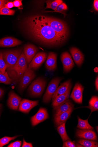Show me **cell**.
Wrapping results in <instances>:
<instances>
[{
	"mask_svg": "<svg viewBox=\"0 0 98 147\" xmlns=\"http://www.w3.org/2000/svg\"><path fill=\"white\" fill-rule=\"evenodd\" d=\"M74 106L72 101L68 99L66 101L54 108L55 111L54 117H56L62 113L66 112Z\"/></svg>",
	"mask_w": 98,
	"mask_h": 147,
	"instance_id": "cell-17",
	"label": "cell"
},
{
	"mask_svg": "<svg viewBox=\"0 0 98 147\" xmlns=\"http://www.w3.org/2000/svg\"><path fill=\"white\" fill-rule=\"evenodd\" d=\"M78 123L77 127L81 129L93 130L94 128L89 123L88 119L86 120H83L78 116Z\"/></svg>",
	"mask_w": 98,
	"mask_h": 147,
	"instance_id": "cell-23",
	"label": "cell"
},
{
	"mask_svg": "<svg viewBox=\"0 0 98 147\" xmlns=\"http://www.w3.org/2000/svg\"><path fill=\"white\" fill-rule=\"evenodd\" d=\"M71 88L72 86L69 88L64 94L58 96L52 102V106L54 108L60 105L68 99Z\"/></svg>",
	"mask_w": 98,
	"mask_h": 147,
	"instance_id": "cell-22",
	"label": "cell"
},
{
	"mask_svg": "<svg viewBox=\"0 0 98 147\" xmlns=\"http://www.w3.org/2000/svg\"><path fill=\"white\" fill-rule=\"evenodd\" d=\"M57 55L53 52L49 53L45 63L46 69L49 71H54L57 68Z\"/></svg>",
	"mask_w": 98,
	"mask_h": 147,
	"instance_id": "cell-16",
	"label": "cell"
},
{
	"mask_svg": "<svg viewBox=\"0 0 98 147\" xmlns=\"http://www.w3.org/2000/svg\"><path fill=\"white\" fill-rule=\"evenodd\" d=\"M36 76L34 71L28 68L19 82V90L20 93L28 87Z\"/></svg>",
	"mask_w": 98,
	"mask_h": 147,
	"instance_id": "cell-7",
	"label": "cell"
},
{
	"mask_svg": "<svg viewBox=\"0 0 98 147\" xmlns=\"http://www.w3.org/2000/svg\"><path fill=\"white\" fill-rule=\"evenodd\" d=\"M63 3L61 0H55L54 1H48L46 2V7L45 9H51L55 10L57 6Z\"/></svg>",
	"mask_w": 98,
	"mask_h": 147,
	"instance_id": "cell-28",
	"label": "cell"
},
{
	"mask_svg": "<svg viewBox=\"0 0 98 147\" xmlns=\"http://www.w3.org/2000/svg\"><path fill=\"white\" fill-rule=\"evenodd\" d=\"M86 107L89 109L91 111V114L93 112L98 110V98L97 96H93L89 102V105Z\"/></svg>",
	"mask_w": 98,
	"mask_h": 147,
	"instance_id": "cell-24",
	"label": "cell"
},
{
	"mask_svg": "<svg viewBox=\"0 0 98 147\" xmlns=\"http://www.w3.org/2000/svg\"><path fill=\"white\" fill-rule=\"evenodd\" d=\"M5 7L9 9L13 8L14 7L13 2H8L5 5Z\"/></svg>",
	"mask_w": 98,
	"mask_h": 147,
	"instance_id": "cell-38",
	"label": "cell"
},
{
	"mask_svg": "<svg viewBox=\"0 0 98 147\" xmlns=\"http://www.w3.org/2000/svg\"><path fill=\"white\" fill-rule=\"evenodd\" d=\"M22 42L18 39L12 37H6L0 40V47H13L18 46Z\"/></svg>",
	"mask_w": 98,
	"mask_h": 147,
	"instance_id": "cell-18",
	"label": "cell"
},
{
	"mask_svg": "<svg viewBox=\"0 0 98 147\" xmlns=\"http://www.w3.org/2000/svg\"><path fill=\"white\" fill-rule=\"evenodd\" d=\"M70 51L76 64L80 67L84 60V56L82 53L79 49L74 47L70 49Z\"/></svg>",
	"mask_w": 98,
	"mask_h": 147,
	"instance_id": "cell-19",
	"label": "cell"
},
{
	"mask_svg": "<svg viewBox=\"0 0 98 147\" xmlns=\"http://www.w3.org/2000/svg\"><path fill=\"white\" fill-rule=\"evenodd\" d=\"M6 69L7 66L3 59V52L0 51V72L5 73Z\"/></svg>",
	"mask_w": 98,
	"mask_h": 147,
	"instance_id": "cell-31",
	"label": "cell"
},
{
	"mask_svg": "<svg viewBox=\"0 0 98 147\" xmlns=\"http://www.w3.org/2000/svg\"><path fill=\"white\" fill-rule=\"evenodd\" d=\"M0 83L6 85L13 84L12 80L10 78L6 71L5 73L0 72Z\"/></svg>",
	"mask_w": 98,
	"mask_h": 147,
	"instance_id": "cell-27",
	"label": "cell"
},
{
	"mask_svg": "<svg viewBox=\"0 0 98 147\" xmlns=\"http://www.w3.org/2000/svg\"><path fill=\"white\" fill-rule=\"evenodd\" d=\"M22 100V98L14 92L11 91L9 93L7 105L10 109L17 111Z\"/></svg>",
	"mask_w": 98,
	"mask_h": 147,
	"instance_id": "cell-10",
	"label": "cell"
},
{
	"mask_svg": "<svg viewBox=\"0 0 98 147\" xmlns=\"http://www.w3.org/2000/svg\"><path fill=\"white\" fill-rule=\"evenodd\" d=\"M76 135L77 137L82 139L93 141L97 140L96 134L93 130L77 129Z\"/></svg>",
	"mask_w": 98,
	"mask_h": 147,
	"instance_id": "cell-15",
	"label": "cell"
},
{
	"mask_svg": "<svg viewBox=\"0 0 98 147\" xmlns=\"http://www.w3.org/2000/svg\"><path fill=\"white\" fill-rule=\"evenodd\" d=\"M68 9V7L64 3H62L61 4L59 5L56 9L53 11H44V12H59L64 15V17L65 18L66 16L65 13L63 12L64 10H66Z\"/></svg>",
	"mask_w": 98,
	"mask_h": 147,
	"instance_id": "cell-29",
	"label": "cell"
},
{
	"mask_svg": "<svg viewBox=\"0 0 98 147\" xmlns=\"http://www.w3.org/2000/svg\"><path fill=\"white\" fill-rule=\"evenodd\" d=\"M63 147H76V146L74 141L72 142L70 140L63 142Z\"/></svg>",
	"mask_w": 98,
	"mask_h": 147,
	"instance_id": "cell-33",
	"label": "cell"
},
{
	"mask_svg": "<svg viewBox=\"0 0 98 147\" xmlns=\"http://www.w3.org/2000/svg\"><path fill=\"white\" fill-rule=\"evenodd\" d=\"M74 106L68 111L62 113L58 116L54 117V122L57 126L58 127L64 123L66 122L70 116L74 109Z\"/></svg>",
	"mask_w": 98,
	"mask_h": 147,
	"instance_id": "cell-21",
	"label": "cell"
},
{
	"mask_svg": "<svg viewBox=\"0 0 98 147\" xmlns=\"http://www.w3.org/2000/svg\"><path fill=\"white\" fill-rule=\"evenodd\" d=\"M44 17L53 30L66 40L69 34L68 26L66 23L63 20L52 17L44 16Z\"/></svg>",
	"mask_w": 98,
	"mask_h": 147,
	"instance_id": "cell-3",
	"label": "cell"
},
{
	"mask_svg": "<svg viewBox=\"0 0 98 147\" xmlns=\"http://www.w3.org/2000/svg\"><path fill=\"white\" fill-rule=\"evenodd\" d=\"M66 122H65L59 126L57 130L63 142L71 140L68 136L65 128Z\"/></svg>",
	"mask_w": 98,
	"mask_h": 147,
	"instance_id": "cell-25",
	"label": "cell"
},
{
	"mask_svg": "<svg viewBox=\"0 0 98 147\" xmlns=\"http://www.w3.org/2000/svg\"><path fill=\"white\" fill-rule=\"evenodd\" d=\"M28 68V65L23 51L14 68V70L17 77L18 83L20 81L24 73Z\"/></svg>",
	"mask_w": 98,
	"mask_h": 147,
	"instance_id": "cell-6",
	"label": "cell"
},
{
	"mask_svg": "<svg viewBox=\"0 0 98 147\" xmlns=\"http://www.w3.org/2000/svg\"><path fill=\"white\" fill-rule=\"evenodd\" d=\"M22 147H32L33 145L31 143H27L26 142L24 139L23 140V143L22 146Z\"/></svg>",
	"mask_w": 98,
	"mask_h": 147,
	"instance_id": "cell-36",
	"label": "cell"
},
{
	"mask_svg": "<svg viewBox=\"0 0 98 147\" xmlns=\"http://www.w3.org/2000/svg\"><path fill=\"white\" fill-rule=\"evenodd\" d=\"M98 1L97 0H95L93 3V7L94 9L97 11H98Z\"/></svg>",
	"mask_w": 98,
	"mask_h": 147,
	"instance_id": "cell-39",
	"label": "cell"
},
{
	"mask_svg": "<svg viewBox=\"0 0 98 147\" xmlns=\"http://www.w3.org/2000/svg\"><path fill=\"white\" fill-rule=\"evenodd\" d=\"M49 117V115L46 109L41 108L37 113L31 118V122L33 126L43 122Z\"/></svg>",
	"mask_w": 98,
	"mask_h": 147,
	"instance_id": "cell-11",
	"label": "cell"
},
{
	"mask_svg": "<svg viewBox=\"0 0 98 147\" xmlns=\"http://www.w3.org/2000/svg\"><path fill=\"white\" fill-rule=\"evenodd\" d=\"M95 85L96 90L98 91V77L97 76L96 77L95 80Z\"/></svg>",
	"mask_w": 98,
	"mask_h": 147,
	"instance_id": "cell-40",
	"label": "cell"
},
{
	"mask_svg": "<svg viewBox=\"0 0 98 147\" xmlns=\"http://www.w3.org/2000/svg\"><path fill=\"white\" fill-rule=\"evenodd\" d=\"M71 86L72 83L71 80H68L62 84L59 87H58L54 93L52 98V101L53 102L58 96L64 94Z\"/></svg>",
	"mask_w": 98,
	"mask_h": 147,
	"instance_id": "cell-20",
	"label": "cell"
},
{
	"mask_svg": "<svg viewBox=\"0 0 98 147\" xmlns=\"http://www.w3.org/2000/svg\"><path fill=\"white\" fill-rule=\"evenodd\" d=\"M2 105L1 104H0V109H1V108L2 107Z\"/></svg>",
	"mask_w": 98,
	"mask_h": 147,
	"instance_id": "cell-43",
	"label": "cell"
},
{
	"mask_svg": "<svg viewBox=\"0 0 98 147\" xmlns=\"http://www.w3.org/2000/svg\"><path fill=\"white\" fill-rule=\"evenodd\" d=\"M38 51V48L33 45L29 44L24 46L23 51L28 66Z\"/></svg>",
	"mask_w": 98,
	"mask_h": 147,
	"instance_id": "cell-9",
	"label": "cell"
},
{
	"mask_svg": "<svg viewBox=\"0 0 98 147\" xmlns=\"http://www.w3.org/2000/svg\"><path fill=\"white\" fill-rule=\"evenodd\" d=\"M4 90L0 88V99L3 97L4 95Z\"/></svg>",
	"mask_w": 98,
	"mask_h": 147,
	"instance_id": "cell-41",
	"label": "cell"
},
{
	"mask_svg": "<svg viewBox=\"0 0 98 147\" xmlns=\"http://www.w3.org/2000/svg\"><path fill=\"white\" fill-rule=\"evenodd\" d=\"M9 2L8 1L0 0V10L3 7H5L6 4Z\"/></svg>",
	"mask_w": 98,
	"mask_h": 147,
	"instance_id": "cell-37",
	"label": "cell"
},
{
	"mask_svg": "<svg viewBox=\"0 0 98 147\" xmlns=\"http://www.w3.org/2000/svg\"><path fill=\"white\" fill-rule=\"evenodd\" d=\"M61 59L62 62L64 71L68 73L74 67V64L70 55L67 52H63L61 55Z\"/></svg>",
	"mask_w": 98,
	"mask_h": 147,
	"instance_id": "cell-12",
	"label": "cell"
},
{
	"mask_svg": "<svg viewBox=\"0 0 98 147\" xmlns=\"http://www.w3.org/2000/svg\"><path fill=\"white\" fill-rule=\"evenodd\" d=\"M47 85V81L42 77H39L31 84L28 89L30 95L34 97H41L43 94Z\"/></svg>",
	"mask_w": 98,
	"mask_h": 147,
	"instance_id": "cell-4",
	"label": "cell"
},
{
	"mask_svg": "<svg viewBox=\"0 0 98 147\" xmlns=\"http://www.w3.org/2000/svg\"><path fill=\"white\" fill-rule=\"evenodd\" d=\"M47 57V54L46 52H39L34 57L28 66V68L34 71L37 70L45 61Z\"/></svg>",
	"mask_w": 98,
	"mask_h": 147,
	"instance_id": "cell-8",
	"label": "cell"
},
{
	"mask_svg": "<svg viewBox=\"0 0 98 147\" xmlns=\"http://www.w3.org/2000/svg\"><path fill=\"white\" fill-rule=\"evenodd\" d=\"M76 147H83L80 144H77L76 143Z\"/></svg>",
	"mask_w": 98,
	"mask_h": 147,
	"instance_id": "cell-42",
	"label": "cell"
},
{
	"mask_svg": "<svg viewBox=\"0 0 98 147\" xmlns=\"http://www.w3.org/2000/svg\"><path fill=\"white\" fill-rule=\"evenodd\" d=\"M22 48L6 51L3 52V59L7 66L6 71L12 80L13 84L18 83L14 68L23 51Z\"/></svg>",
	"mask_w": 98,
	"mask_h": 147,
	"instance_id": "cell-2",
	"label": "cell"
},
{
	"mask_svg": "<svg viewBox=\"0 0 98 147\" xmlns=\"http://www.w3.org/2000/svg\"><path fill=\"white\" fill-rule=\"evenodd\" d=\"M0 112H1V111H0Z\"/></svg>",
	"mask_w": 98,
	"mask_h": 147,
	"instance_id": "cell-44",
	"label": "cell"
},
{
	"mask_svg": "<svg viewBox=\"0 0 98 147\" xmlns=\"http://www.w3.org/2000/svg\"><path fill=\"white\" fill-rule=\"evenodd\" d=\"M14 7H19L22 5V1L16 0L13 2Z\"/></svg>",
	"mask_w": 98,
	"mask_h": 147,
	"instance_id": "cell-35",
	"label": "cell"
},
{
	"mask_svg": "<svg viewBox=\"0 0 98 147\" xmlns=\"http://www.w3.org/2000/svg\"><path fill=\"white\" fill-rule=\"evenodd\" d=\"M38 104V100L32 101L26 99H23L20 104L19 111L23 113H28Z\"/></svg>",
	"mask_w": 98,
	"mask_h": 147,
	"instance_id": "cell-14",
	"label": "cell"
},
{
	"mask_svg": "<svg viewBox=\"0 0 98 147\" xmlns=\"http://www.w3.org/2000/svg\"><path fill=\"white\" fill-rule=\"evenodd\" d=\"M24 24L28 32L36 41L45 45L56 46L66 41L53 30L44 16L29 17L25 20Z\"/></svg>",
	"mask_w": 98,
	"mask_h": 147,
	"instance_id": "cell-1",
	"label": "cell"
},
{
	"mask_svg": "<svg viewBox=\"0 0 98 147\" xmlns=\"http://www.w3.org/2000/svg\"><path fill=\"white\" fill-rule=\"evenodd\" d=\"M62 80L61 78H56L51 80L43 97V100L44 103H48L50 101Z\"/></svg>",
	"mask_w": 98,
	"mask_h": 147,
	"instance_id": "cell-5",
	"label": "cell"
},
{
	"mask_svg": "<svg viewBox=\"0 0 98 147\" xmlns=\"http://www.w3.org/2000/svg\"><path fill=\"white\" fill-rule=\"evenodd\" d=\"M22 141H17L10 144L8 147H20L22 145Z\"/></svg>",
	"mask_w": 98,
	"mask_h": 147,
	"instance_id": "cell-34",
	"label": "cell"
},
{
	"mask_svg": "<svg viewBox=\"0 0 98 147\" xmlns=\"http://www.w3.org/2000/svg\"><path fill=\"white\" fill-rule=\"evenodd\" d=\"M15 12V10L10 9L4 7L0 10V15L13 16Z\"/></svg>",
	"mask_w": 98,
	"mask_h": 147,
	"instance_id": "cell-32",
	"label": "cell"
},
{
	"mask_svg": "<svg viewBox=\"0 0 98 147\" xmlns=\"http://www.w3.org/2000/svg\"><path fill=\"white\" fill-rule=\"evenodd\" d=\"M83 87L79 83H76L70 98L76 102L82 104Z\"/></svg>",
	"mask_w": 98,
	"mask_h": 147,
	"instance_id": "cell-13",
	"label": "cell"
},
{
	"mask_svg": "<svg viewBox=\"0 0 98 147\" xmlns=\"http://www.w3.org/2000/svg\"><path fill=\"white\" fill-rule=\"evenodd\" d=\"M78 142L83 147H98V143L94 141L81 139L79 140Z\"/></svg>",
	"mask_w": 98,
	"mask_h": 147,
	"instance_id": "cell-26",
	"label": "cell"
},
{
	"mask_svg": "<svg viewBox=\"0 0 98 147\" xmlns=\"http://www.w3.org/2000/svg\"><path fill=\"white\" fill-rule=\"evenodd\" d=\"M17 136L13 137H5L0 139V147H2L8 144L10 141L14 140L18 137Z\"/></svg>",
	"mask_w": 98,
	"mask_h": 147,
	"instance_id": "cell-30",
	"label": "cell"
}]
</instances>
